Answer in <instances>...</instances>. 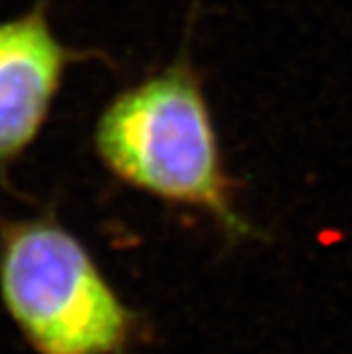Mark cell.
I'll return each instance as SVG.
<instances>
[{
    "instance_id": "obj_1",
    "label": "cell",
    "mask_w": 352,
    "mask_h": 354,
    "mask_svg": "<svg viewBox=\"0 0 352 354\" xmlns=\"http://www.w3.org/2000/svg\"><path fill=\"white\" fill-rule=\"evenodd\" d=\"M93 147L119 180L170 204L198 208L246 234L198 73L178 57L104 106Z\"/></svg>"
},
{
    "instance_id": "obj_3",
    "label": "cell",
    "mask_w": 352,
    "mask_h": 354,
    "mask_svg": "<svg viewBox=\"0 0 352 354\" xmlns=\"http://www.w3.org/2000/svg\"><path fill=\"white\" fill-rule=\"evenodd\" d=\"M77 51L62 45L47 17V0L0 21V162L30 147L49 115Z\"/></svg>"
},
{
    "instance_id": "obj_2",
    "label": "cell",
    "mask_w": 352,
    "mask_h": 354,
    "mask_svg": "<svg viewBox=\"0 0 352 354\" xmlns=\"http://www.w3.org/2000/svg\"><path fill=\"white\" fill-rule=\"evenodd\" d=\"M0 297L37 354H123L138 331L81 240L47 218L3 230Z\"/></svg>"
}]
</instances>
